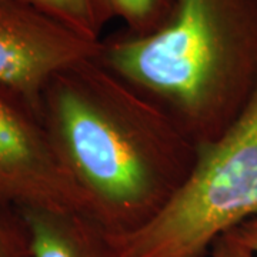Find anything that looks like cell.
I'll use <instances>...</instances> for the list:
<instances>
[{
  "label": "cell",
  "instance_id": "obj_3",
  "mask_svg": "<svg viewBox=\"0 0 257 257\" xmlns=\"http://www.w3.org/2000/svg\"><path fill=\"white\" fill-rule=\"evenodd\" d=\"M257 216V87L220 138L199 147L187 183L152 221L113 236L121 257H204Z\"/></svg>",
  "mask_w": 257,
  "mask_h": 257
},
{
  "label": "cell",
  "instance_id": "obj_6",
  "mask_svg": "<svg viewBox=\"0 0 257 257\" xmlns=\"http://www.w3.org/2000/svg\"><path fill=\"white\" fill-rule=\"evenodd\" d=\"M32 257H121L114 239L83 211L23 209Z\"/></svg>",
  "mask_w": 257,
  "mask_h": 257
},
{
  "label": "cell",
  "instance_id": "obj_11",
  "mask_svg": "<svg viewBox=\"0 0 257 257\" xmlns=\"http://www.w3.org/2000/svg\"><path fill=\"white\" fill-rule=\"evenodd\" d=\"M231 231L257 256V216L241 223Z\"/></svg>",
  "mask_w": 257,
  "mask_h": 257
},
{
  "label": "cell",
  "instance_id": "obj_9",
  "mask_svg": "<svg viewBox=\"0 0 257 257\" xmlns=\"http://www.w3.org/2000/svg\"><path fill=\"white\" fill-rule=\"evenodd\" d=\"M0 257H32L28 223L19 209L0 207Z\"/></svg>",
  "mask_w": 257,
  "mask_h": 257
},
{
  "label": "cell",
  "instance_id": "obj_2",
  "mask_svg": "<svg viewBox=\"0 0 257 257\" xmlns=\"http://www.w3.org/2000/svg\"><path fill=\"white\" fill-rule=\"evenodd\" d=\"M97 59L206 146L256 90L257 0H176L155 32L103 37Z\"/></svg>",
  "mask_w": 257,
  "mask_h": 257
},
{
  "label": "cell",
  "instance_id": "obj_1",
  "mask_svg": "<svg viewBox=\"0 0 257 257\" xmlns=\"http://www.w3.org/2000/svg\"><path fill=\"white\" fill-rule=\"evenodd\" d=\"M40 117L87 216L113 236L136 231L165 210L199 156L163 109L97 56L49 82Z\"/></svg>",
  "mask_w": 257,
  "mask_h": 257
},
{
  "label": "cell",
  "instance_id": "obj_4",
  "mask_svg": "<svg viewBox=\"0 0 257 257\" xmlns=\"http://www.w3.org/2000/svg\"><path fill=\"white\" fill-rule=\"evenodd\" d=\"M0 207L87 214L82 193L57 156L40 114L2 86Z\"/></svg>",
  "mask_w": 257,
  "mask_h": 257
},
{
  "label": "cell",
  "instance_id": "obj_8",
  "mask_svg": "<svg viewBox=\"0 0 257 257\" xmlns=\"http://www.w3.org/2000/svg\"><path fill=\"white\" fill-rule=\"evenodd\" d=\"M176 0H109L114 18L120 19L126 33L143 36L165 23Z\"/></svg>",
  "mask_w": 257,
  "mask_h": 257
},
{
  "label": "cell",
  "instance_id": "obj_5",
  "mask_svg": "<svg viewBox=\"0 0 257 257\" xmlns=\"http://www.w3.org/2000/svg\"><path fill=\"white\" fill-rule=\"evenodd\" d=\"M93 43L22 0H0V86L40 114V99L62 70L96 57Z\"/></svg>",
  "mask_w": 257,
  "mask_h": 257
},
{
  "label": "cell",
  "instance_id": "obj_10",
  "mask_svg": "<svg viewBox=\"0 0 257 257\" xmlns=\"http://www.w3.org/2000/svg\"><path fill=\"white\" fill-rule=\"evenodd\" d=\"M209 257H257L241 240L230 230L214 241Z\"/></svg>",
  "mask_w": 257,
  "mask_h": 257
},
{
  "label": "cell",
  "instance_id": "obj_7",
  "mask_svg": "<svg viewBox=\"0 0 257 257\" xmlns=\"http://www.w3.org/2000/svg\"><path fill=\"white\" fill-rule=\"evenodd\" d=\"M83 39L100 43L104 28L114 19L109 0H22Z\"/></svg>",
  "mask_w": 257,
  "mask_h": 257
}]
</instances>
